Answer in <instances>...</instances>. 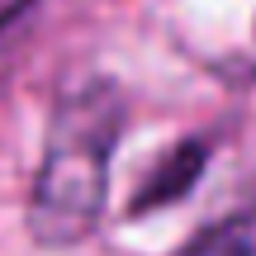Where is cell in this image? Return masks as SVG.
<instances>
[{
  "mask_svg": "<svg viewBox=\"0 0 256 256\" xmlns=\"http://www.w3.org/2000/svg\"><path fill=\"white\" fill-rule=\"evenodd\" d=\"M176 256H256V218L238 214V218H218L200 228Z\"/></svg>",
  "mask_w": 256,
  "mask_h": 256,
  "instance_id": "obj_3",
  "label": "cell"
},
{
  "mask_svg": "<svg viewBox=\"0 0 256 256\" xmlns=\"http://www.w3.org/2000/svg\"><path fill=\"white\" fill-rule=\"evenodd\" d=\"M119 124L124 100L114 86H81L57 104L28 194V238L38 247H76L95 232L110 194Z\"/></svg>",
  "mask_w": 256,
  "mask_h": 256,
  "instance_id": "obj_1",
  "label": "cell"
},
{
  "mask_svg": "<svg viewBox=\"0 0 256 256\" xmlns=\"http://www.w3.org/2000/svg\"><path fill=\"white\" fill-rule=\"evenodd\" d=\"M204 162H209V142H194V138L176 142L171 152L152 166L147 185L133 194V218H142V214H152V209H166V204H180L185 194L200 185Z\"/></svg>",
  "mask_w": 256,
  "mask_h": 256,
  "instance_id": "obj_2",
  "label": "cell"
}]
</instances>
